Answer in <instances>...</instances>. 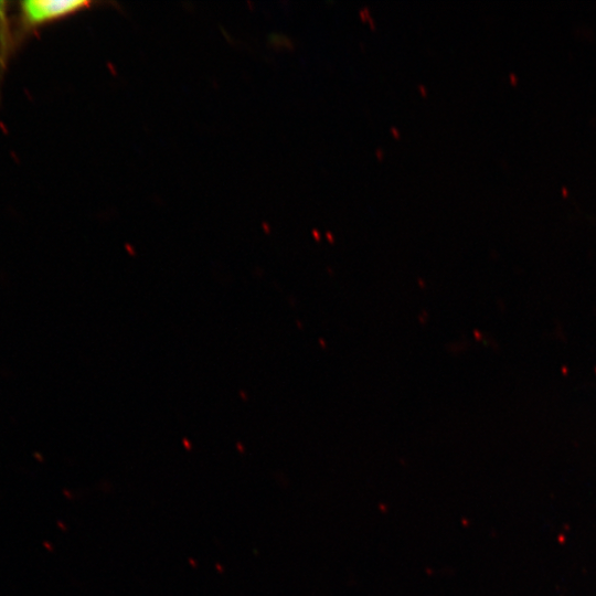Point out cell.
<instances>
[{"label":"cell","mask_w":596,"mask_h":596,"mask_svg":"<svg viewBox=\"0 0 596 596\" xmlns=\"http://www.w3.org/2000/svg\"><path fill=\"white\" fill-rule=\"evenodd\" d=\"M95 2L86 0H26L19 3L20 28L30 32L41 25L89 9Z\"/></svg>","instance_id":"cell-1"}]
</instances>
